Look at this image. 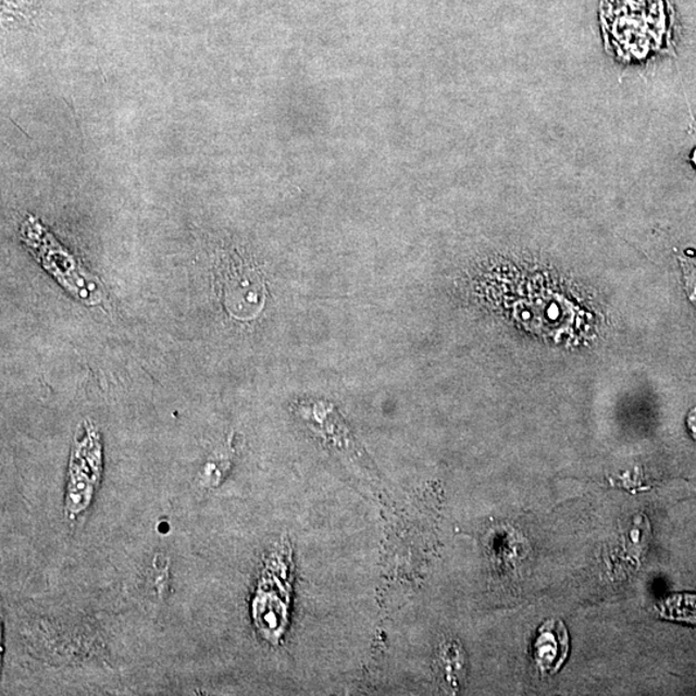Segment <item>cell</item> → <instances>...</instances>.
Returning a JSON list of instances; mask_svg holds the SVG:
<instances>
[{
    "instance_id": "cell-2",
    "label": "cell",
    "mask_w": 696,
    "mask_h": 696,
    "mask_svg": "<svg viewBox=\"0 0 696 696\" xmlns=\"http://www.w3.org/2000/svg\"><path fill=\"white\" fill-rule=\"evenodd\" d=\"M222 296L232 315L236 319H252L264 303L261 275L253 268L232 264L222 277Z\"/></svg>"
},
{
    "instance_id": "cell-5",
    "label": "cell",
    "mask_w": 696,
    "mask_h": 696,
    "mask_svg": "<svg viewBox=\"0 0 696 696\" xmlns=\"http://www.w3.org/2000/svg\"><path fill=\"white\" fill-rule=\"evenodd\" d=\"M687 426L688 430L692 431L693 436L696 438V408H694L692 412L688 413Z\"/></svg>"
},
{
    "instance_id": "cell-4",
    "label": "cell",
    "mask_w": 696,
    "mask_h": 696,
    "mask_svg": "<svg viewBox=\"0 0 696 696\" xmlns=\"http://www.w3.org/2000/svg\"><path fill=\"white\" fill-rule=\"evenodd\" d=\"M660 614L678 619V621L696 623V597L678 596L668 598L667 601L660 604Z\"/></svg>"
},
{
    "instance_id": "cell-1",
    "label": "cell",
    "mask_w": 696,
    "mask_h": 696,
    "mask_svg": "<svg viewBox=\"0 0 696 696\" xmlns=\"http://www.w3.org/2000/svg\"><path fill=\"white\" fill-rule=\"evenodd\" d=\"M294 582V549L283 539L264 557L252 600L253 624L270 645L281 644L287 632Z\"/></svg>"
},
{
    "instance_id": "cell-3",
    "label": "cell",
    "mask_w": 696,
    "mask_h": 696,
    "mask_svg": "<svg viewBox=\"0 0 696 696\" xmlns=\"http://www.w3.org/2000/svg\"><path fill=\"white\" fill-rule=\"evenodd\" d=\"M569 654V633L560 619L543 623L534 642V659L538 670L548 676L560 670Z\"/></svg>"
}]
</instances>
